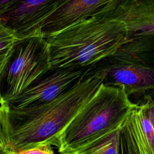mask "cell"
I'll return each mask as SVG.
<instances>
[{
  "mask_svg": "<svg viewBox=\"0 0 154 154\" xmlns=\"http://www.w3.org/2000/svg\"><path fill=\"white\" fill-rule=\"evenodd\" d=\"M136 106L122 87L104 81L60 134L58 152L76 154L97 138L121 126Z\"/></svg>",
  "mask_w": 154,
  "mask_h": 154,
  "instance_id": "cell-3",
  "label": "cell"
},
{
  "mask_svg": "<svg viewBox=\"0 0 154 154\" xmlns=\"http://www.w3.org/2000/svg\"><path fill=\"white\" fill-rule=\"evenodd\" d=\"M0 154H10L7 149L0 147Z\"/></svg>",
  "mask_w": 154,
  "mask_h": 154,
  "instance_id": "cell-17",
  "label": "cell"
},
{
  "mask_svg": "<svg viewBox=\"0 0 154 154\" xmlns=\"http://www.w3.org/2000/svg\"><path fill=\"white\" fill-rule=\"evenodd\" d=\"M17 39L13 31L0 23V75Z\"/></svg>",
  "mask_w": 154,
  "mask_h": 154,
  "instance_id": "cell-11",
  "label": "cell"
},
{
  "mask_svg": "<svg viewBox=\"0 0 154 154\" xmlns=\"http://www.w3.org/2000/svg\"><path fill=\"white\" fill-rule=\"evenodd\" d=\"M19 0H0V15Z\"/></svg>",
  "mask_w": 154,
  "mask_h": 154,
  "instance_id": "cell-16",
  "label": "cell"
},
{
  "mask_svg": "<svg viewBox=\"0 0 154 154\" xmlns=\"http://www.w3.org/2000/svg\"><path fill=\"white\" fill-rule=\"evenodd\" d=\"M64 0H19L0 15V23L18 38L37 35L45 20Z\"/></svg>",
  "mask_w": 154,
  "mask_h": 154,
  "instance_id": "cell-6",
  "label": "cell"
},
{
  "mask_svg": "<svg viewBox=\"0 0 154 154\" xmlns=\"http://www.w3.org/2000/svg\"><path fill=\"white\" fill-rule=\"evenodd\" d=\"M140 106L144 114L150 121L154 127V101H149Z\"/></svg>",
  "mask_w": 154,
  "mask_h": 154,
  "instance_id": "cell-14",
  "label": "cell"
},
{
  "mask_svg": "<svg viewBox=\"0 0 154 154\" xmlns=\"http://www.w3.org/2000/svg\"><path fill=\"white\" fill-rule=\"evenodd\" d=\"M104 8L125 23L130 36L154 34V0H111Z\"/></svg>",
  "mask_w": 154,
  "mask_h": 154,
  "instance_id": "cell-7",
  "label": "cell"
},
{
  "mask_svg": "<svg viewBox=\"0 0 154 154\" xmlns=\"http://www.w3.org/2000/svg\"><path fill=\"white\" fill-rule=\"evenodd\" d=\"M122 126L97 138L83 147L76 154H119Z\"/></svg>",
  "mask_w": 154,
  "mask_h": 154,
  "instance_id": "cell-10",
  "label": "cell"
},
{
  "mask_svg": "<svg viewBox=\"0 0 154 154\" xmlns=\"http://www.w3.org/2000/svg\"><path fill=\"white\" fill-rule=\"evenodd\" d=\"M5 106V102L0 96V147L7 149V141L2 125V112Z\"/></svg>",
  "mask_w": 154,
  "mask_h": 154,
  "instance_id": "cell-15",
  "label": "cell"
},
{
  "mask_svg": "<svg viewBox=\"0 0 154 154\" xmlns=\"http://www.w3.org/2000/svg\"><path fill=\"white\" fill-rule=\"evenodd\" d=\"M131 36L125 23L102 8L45 37L52 67H90L112 55Z\"/></svg>",
  "mask_w": 154,
  "mask_h": 154,
  "instance_id": "cell-2",
  "label": "cell"
},
{
  "mask_svg": "<svg viewBox=\"0 0 154 154\" xmlns=\"http://www.w3.org/2000/svg\"><path fill=\"white\" fill-rule=\"evenodd\" d=\"M90 68L51 67L23 91L5 104L11 109H24L48 103L80 83Z\"/></svg>",
  "mask_w": 154,
  "mask_h": 154,
  "instance_id": "cell-5",
  "label": "cell"
},
{
  "mask_svg": "<svg viewBox=\"0 0 154 154\" xmlns=\"http://www.w3.org/2000/svg\"><path fill=\"white\" fill-rule=\"evenodd\" d=\"M106 79V72L93 66L80 83L48 103L15 109L5 102L2 125L8 151L10 153L40 144L57 147L61 132Z\"/></svg>",
  "mask_w": 154,
  "mask_h": 154,
  "instance_id": "cell-1",
  "label": "cell"
},
{
  "mask_svg": "<svg viewBox=\"0 0 154 154\" xmlns=\"http://www.w3.org/2000/svg\"><path fill=\"white\" fill-rule=\"evenodd\" d=\"M111 0H64L43 22L38 34H54L76 21L98 11Z\"/></svg>",
  "mask_w": 154,
  "mask_h": 154,
  "instance_id": "cell-8",
  "label": "cell"
},
{
  "mask_svg": "<svg viewBox=\"0 0 154 154\" xmlns=\"http://www.w3.org/2000/svg\"><path fill=\"white\" fill-rule=\"evenodd\" d=\"M51 67L49 44L34 35L18 38L0 75V96L5 102L16 97Z\"/></svg>",
  "mask_w": 154,
  "mask_h": 154,
  "instance_id": "cell-4",
  "label": "cell"
},
{
  "mask_svg": "<svg viewBox=\"0 0 154 154\" xmlns=\"http://www.w3.org/2000/svg\"><path fill=\"white\" fill-rule=\"evenodd\" d=\"M10 154H55L51 145L40 144L34 147L20 149Z\"/></svg>",
  "mask_w": 154,
  "mask_h": 154,
  "instance_id": "cell-13",
  "label": "cell"
},
{
  "mask_svg": "<svg viewBox=\"0 0 154 154\" xmlns=\"http://www.w3.org/2000/svg\"><path fill=\"white\" fill-rule=\"evenodd\" d=\"M137 106L120 128L119 154H154L142 129Z\"/></svg>",
  "mask_w": 154,
  "mask_h": 154,
  "instance_id": "cell-9",
  "label": "cell"
},
{
  "mask_svg": "<svg viewBox=\"0 0 154 154\" xmlns=\"http://www.w3.org/2000/svg\"><path fill=\"white\" fill-rule=\"evenodd\" d=\"M137 112L142 129L154 150V127L150 121L144 114L140 106H137Z\"/></svg>",
  "mask_w": 154,
  "mask_h": 154,
  "instance_id": "cell-12",
  "label": "cell"
}]
</instances>
